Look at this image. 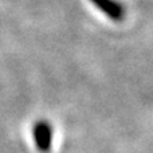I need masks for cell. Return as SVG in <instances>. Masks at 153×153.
Returning <instances> with one entry per match:
<instances>
[{
	"instance_id": "obj_1",
	"label": "cell",
	"mask_w": 153,
	"mask_h": 153,
	"mask_svg": "<svg viewBox=\"0 0 153 153\" xmlns=\"http://www.w3.org/2000/svg\"><path fill=\"white\" fill-rule=\"evenodd\" d=\"M35 145L40 152L47 153L53 145V128L47 121H39L34 126Z\"/></svg>"
},
{
	"instance_id": "obj_2",
	"label": "cell",
	"mask_w": 153,
	"mask_h": 153,
	"mask_svg": "<svg viewBox=\"0 0 153 153\" xmlns=\"http://www.w3.org/2000/svg\"><path fill=\"white\" fill-rule=\"evenodd\" d=\"M102 13L114 22H120L125 16V8L118 0H90Z\"/></svg>"
}]
</instances>
